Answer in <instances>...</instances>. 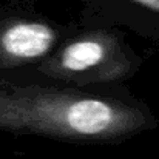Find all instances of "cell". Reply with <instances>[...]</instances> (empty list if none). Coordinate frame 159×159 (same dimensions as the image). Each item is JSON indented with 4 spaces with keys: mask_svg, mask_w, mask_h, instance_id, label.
<instances>
[{
    "mask_svg": "<svg viewBox=\"0 0 159 159\" xmlns=\"http://www.w3.org/2000/svg\"><path fill=\"white\" fill-rule=\"evenodd\" d=\"M147 124L142 108L111 98L0 80V131L110 141L131 136Z\"/></svg>",
    "mask_w": 159,
    "mask_h": 159,
    "instance_id": "obj_1",
    "label": "cell"
},
{
    "mask_svg": "<svg viewBox=\"0 0 159 159\" xmlns=\"http://www.w3.org/2000/svg\"><path fill=\"white\" fill-rule=\"evenodd\" d=\"M133 65L122 42L105 31L80 34L47 57L39 71L65 82L98 84L128 77Z\"/></svg>",
    "mask_w": 159,
    "mask_h": 159,
    "instance_id": "obj_2",
    "label": "cell"
},
{
    "mask_svg": "<svg viewBox=\"0 0 159 159\" xmlns=\"http://www.w3.org/2000/svg\"><path fill=\"white\" fill-rule=\"evenodd\" d=\"M57 33L48 23L26 19L0 20V68L37 62L51 53Z\"/></svg>",
    "mask_w": 159,
    "mask_h": 159,
    "instance_id": "obj_3",
    "label": "cell"
},
{
    "mask_svg": "<svg viewBox=\"0 0 159 159\" xmlns=\"http://www.w3.org/2000/svg\"><path fill=\"white\" fill-rule=\"evenodd\" d=\"M150 11H155V12H159V0H131Z\"/></svg>",
    "mask_w": 159,
    "mask_h": 159,
    "instance_id": "obj_4",
    "label": "cell"
}]
</instances>
